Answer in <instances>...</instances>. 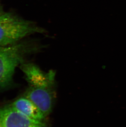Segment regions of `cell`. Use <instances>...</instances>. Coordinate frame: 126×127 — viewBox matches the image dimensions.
<instances>
[{
  "instance_id": "obj_1",
  "label": "cell",
  "mask_w": 126,
  "mask_h": 127,
  "mask_svg": "<svg viewBox=\"0 0 126 127\" xmlns=\"http://www.w3.org/2000/svg\"><path fill=\"white\" fill-rule=\"evenodd\" d=\"M41 48L40 45L34 41L0 46V90L11 84L16 67L25 62L27 55L38 52Z\"/></svg>"
},
{
  "instance_id": "obj_2",
  "label": "cell",
  "mask_w": 126,
  "mask_h": 127,
  "mask_svg": "<svg viewBox=\"0 0 126 127\" xmlns=\"http://www.w3.org/2000/svg\"><path fill=\"white\" fill-rule=\"evenodd\" d=\"M46 32L34 22L23 19L13 12H4L0 15V46L15 44L33 34Z\"/></svg>"
},
{
  "instance_id": "obj_3",
  "label": "cell",
  "mask_w": 126,
  "mask_h": 127,
  "mask_svg": "<svg viewBox=\"0 0 126 127\" xmlns=\"http://www.w3.org/2000/svg\"><path fill=\"white\" fill-rule=\"evenodd\" d=\"M0 127H47L43 121L30 119L11 106L0 109Z\"/></svg>"
},
{
  "instance_id": "obj_4",
  "label": "cell",
  "mask_w": 126,
  "mask_h": 127,
  "mask_svg": "<svg viewBox=\"0 0 126 127\" xmlns=\"http://www.w3.org/2000/svg\"><path fill=\"white\" fill-rule=\"evenodd\" d=\"M55 95L52 87L30 86L24 96L32 101L45 117L52 111Z\"/></svg>"
},
{
  "instance_id": "obj_5",
  "label": "cell",
  "mask_w": 126,
  "mask_h": 127,
  "mask_svg": "<svg viewBox=\"0 0 126 127\" xmlns=\"http://www.w3.org/2000/svg\"><path fill=\"white\" fill-rule=\"evenodd\" d=\"M21 70L30 86L35 87H52L53 85L55 74L53 72L45 73L34 64L23 63Z\"/></svg>"
},
{
  "instance_id": "obj_6",
  "label": "cell",
  "mask_w": 126,
  "mask_h": 127,
  "mask_svg": "<svg viewBox=\"0 0 126 127\" xmlns=\"http://www.w3.org/2000/svg\"><path fill=\"white\" fill-rule=\"evenodd\" d=\"M11 106L30 119L43 121L45 118V116L36 105L25 96L16 99Z\"/></svg>"
},
{
  "instance_id": "obj_7",
  "label": "cell",
  "mask_w": 126,
  "mask_h": 127,
  "mask_svg": "<svg viewBox=\"0 0 126 127\" xmlns=\"http://www.w3.org/2000/svg\"><path fill=\"white\" fill-rule=\"evenodd\" d=\"M4 12L3 10L2 6L1 3H0V15L2 14Z\"/></svg>"
}]
</instances>
